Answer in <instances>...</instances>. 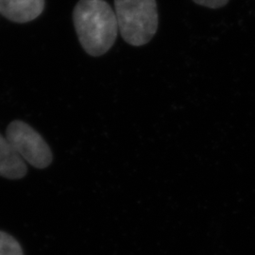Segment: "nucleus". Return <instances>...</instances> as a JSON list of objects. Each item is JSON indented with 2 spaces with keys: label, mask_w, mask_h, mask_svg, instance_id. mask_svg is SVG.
<instances>
[{
  "label": "nucleus",
  "mask_w": 255,
  "mask_h": 255,
  "mask_svg": "<svg viewBox=\"0 0 255 255\" xmlns=\"http://www.w3.org/2000/svg\"><path fill=\"white\" fill-rule=\"evenodd\" d=\"M74 27L84 51L93 57L107 53L119 34L115 10L104 0H80L73 10Z\"/></svg>",
  "instance_id": "nucleus-1"
},
{
  "label": "nucleus",
  "mask_w": 255,
  "mask_h": 255,
  "mask_svg": "<svg viewBox=\"0 0 255 255\" xmlns=\"http://www.w3.org/2000/svg\"><path fill=\"white\" fill-rule=\"evenodd\" d=\"M115 13L119 32L128 45L145 46L158 30L156 0H115Z\"/></svg>",
  "instance_id": "nucleus-2"
},
{
  "label": "nucleus",
  "mask_w": 255,
  "mask_h": 255,
  "mask_svg": "<svg viewBox=\"0 0 255 255\" xmlns=\"http://www.w3.org/2000/svg\"><path fill=\"white\" fill-rule=\"evenodd\" d=\"M6 138L14 151L33 167L44 169L51 164L53 156L45 139L28 124L21 120L10 122Z\"/></svg>",
  "instance_id": "nucleus-3"
},
{
  "label": "nucleus",
  "mask_w": 255,
  "mask_h": 255,
  "mask_svg": "<svg viewBox=\"0 0 255 255\" xmlns=\"http://www.w3.org/2000/svg\"><path fill=\"white\" fill-rule=\"evenodd\" d=\"M46 0H0V14L11 22L24 24L38 18Z\"/></svg>",
  "instance_id": "nucleus-4"
},
{
  "label": "nucleus",
  "mask_w": 255,
  "mask_h": 255,
  "mask_svg": "<svg viewBox=\"0 0 255 255\" xmlns=\"http://www.w3.org/2000/svg\"><path fill=\"white\" fill-rule=\"evenodd\" d=\"M27 165L8 139L0 133V176L9 180H20L27 175Z\"/></svg>",
  "instance_id": "nucleus-5"
},
{
  "label": "nucleus",
  "mask_w": 255,
  "mask_h": 255,
  "mask_svg": "<svg viewBox=\"0 0 255 255\" xmlns=\"http://www.w3.org/2000/svg\"><path fill=\"white\" fill-rule=\"evenodd\" d=\"M0 255H24L18 241L2 231H0Z\"/></svg>",
  "instance_id": "nucleus-6"
},
{
  "label": "nucleus",
  "mask_w": 255,
  "mask_h": 255,
  "mask_svg": "<svg viewBox=\"0 0 255 255\" xmlns=\"http://www.w3.org/2000/svg\"><path fill=\"white\" fill-rule=\"evenodd\" d=\"M195 4L212 9H221L227 6L230 0H192Z\"/></svg>",
  "instance_id": "nucleus-7"
}]
</instances>
